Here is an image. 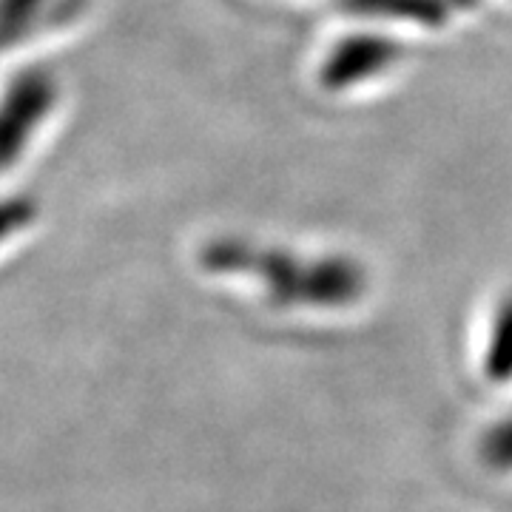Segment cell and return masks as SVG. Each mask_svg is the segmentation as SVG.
Listing matches in <instances>:
<instances>
[{
    "instance_id": "1",
    "label": "cell",
    "mask_w": 512,
    "mask_h": 512,
    "mask_svg": "<svg viewBox=\"0 0 512 512\" xmlns=\"http://www.w3.org/2000/svg\"><path fill=\"white\" fill-rule=\"evenodd\" d=\"M214 268H242V271H259L262 279L279 293L282 299H296V302H319V305H339L356 299L362 291V276L356 274L350 265H336V262H322V265H308L299 268L293 262L276 259V256H251L245 251H214L208 256Z\"/></svg>"
},
{
    "instance_id": "2",
    "label": "cell",
    "mask_w": 512,
    "mask_h": 512,
    "mask_svg": "<svg viewBox=\"0 0 512 512\" xmlns=\"http://www.w3.org/2000/svg\"><path fill=\"white\" fill-rule=\"evenodd\" d=\"M57 92L46 72H23L0 94V171L12 168L49 117Z\"/></svg>"
},
{
    "instance_id": "3",
    "label": "cell",
    "mask_w": 512,
    "mask_h": 512,
    "mask_svg": "<svg viewBox=\"0 0 512 512\" xmlns=\"http://www.w3.org/2000/svg\"><path fill=\"white\" fill-rule=\"evenodd\" d=\"M484 373L495 382L512 379V299L498 313V322L493 330V342L484 359Z\"/></svg>"
},
{
    "instance_id": "4",
    "label": "cell",
    "mask_w": 512,
    "mask_h": 512,
    "mask_svg": "<svg viewBox=\"0 0 512 512\" xmlns=\"http://www.w3.org/2000/svg\"><path fill=\"white\" fill-rule=\"evenodd\" d=\"M37 217V205L32 200H0V242L23 231Z\"/></svg>"
},
{
    "instance_id": "5",
    "label": "cell",
    "mask_w": 512,
    "mask_h": 512,
    "mask_svg": "<svg viewBox=\"0 0 512 512\" xmlns=\"http://www.w3.org/2000/svg\"><path fill=\"white\" fill-rule=\"evenodd\" d=\"M481 456L493 467H512V419L498 424L481 444Z\"/></svg>"
}]
</instances>
